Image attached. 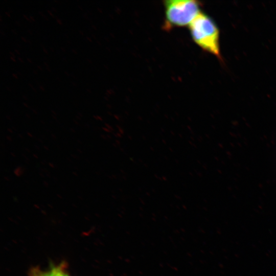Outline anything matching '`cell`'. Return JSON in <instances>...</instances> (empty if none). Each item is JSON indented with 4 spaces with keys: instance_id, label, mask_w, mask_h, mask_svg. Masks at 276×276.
I'll list each match as a JSON object with an SVG mask.
<instances>
[{
    "instance_id": "6da1fadb",
    "label": "cell",
    "mask_w": 276,
    "mask_h": 276,
    "mask_svg": "<svg viewBox=\"0 0 276 276\" xmlns=\"http://www.w3.org/2000/svg\"><path fill=\"white\" fill-rule=\"evenodd\" d=\"M193 40L201 49L220 58L219 33L214 21L200 13L189 25Z\"/></svg>"
},
{
    "instance_id": "7a4b0ae2",
    "label": "cell",
    "mask_w": 276,
    "mask_h": 276,
    "mask_svg": "<svg viewBox=\"0 0 276 276\" xmlns=\"http://www.w3.org/2000/svg\"><path fill=\"white\" fill-rule=\"evenodd\" d=\"M200 3L194 0H170L164 2L165 28L190 25L200 12Z\"/></svg>"
},
{
    "instance_id": "3957f363",
    "label": "cell",
    "mask_w": 276,
    "mask_h": 276,
    "mask_svg": "<svg viewBox=\"0 0 276 276\" xmlns=\"http://www.w3.org/2000/svg\"><path fill=\"white\" fill-rule=\"evenodd\" d=\"M63 265L54 267L47 271H42L37 269L32 270L31 276H64V268Z\"/></svg>"
},
{
    "instance_id": "277c9868",
    "label": "cell",
    "mask_w": 276,
    "mask_h": 276,
    "mask_svg": "<svg viewBox=\"0 0 276 276\" xmlns=\"http://www.w3.org/2000/svg\"><path fill=\"white\" fill-rule=\"evenodd\" d=\"M64 276H68V275L64 274Z\"/></svg>"
}]
</instances>
